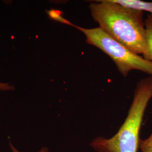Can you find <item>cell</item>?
I'll return each mask as SVG.
<instances>
[{
	"instance_id": "2",
	"label": "cell",
	"mask_w": 152,
	"mask_h": 152,
	"mask_svg": "<svg viewBox=\"0 0 152 152\" xmlns=\"http://www.w3.org/2000/svg\"><path fill=\"white\" fill-rule=\"evenodd\" d=\"M152 98V76H149L137 83L127 116L118 131L109 139H95L91 147L97 152H137L142 121Z\"/></svg>"
},
{
	"instance_id": "7",
	"label": "cell",
	"mask_w": 152,
	"mask_h": 152,
	"mask_svg": "<svg viewBox=\"0 0 152 152\" xmlns=\"http://www.w3.org/2000/svg\"><path fill=\"white\" fill-rule=\"evenodd\" d=\"M139 148L141 152H152V133L146 139L140 140Z\"/></svg>"
},
{
	"instance_id": "6",
	"label": "cell",
	"mask_w": 152,
	"mask_h": 152,
	"mask_svg": "<svg viewBox=\"0 0 152 152\" xmlns=\"http://www.w3.org/2000/svg\"><path fill=\"white\" fill-rule=\"evenodd\" d=\"M46 12L49 16V18H50L52 20H54L55 21L59 22L61 23L64 24L66 25L71 26L73 27L77 28V26L72 24L71 22L66 19L63 16V11H61L60 10L58 9H50L49 10H46Z\"/></svg>"
},
{
	"instance_id": "5",
	"label": "cell",
	"mask_w": 152,
	"mask_h": 152,
	"mask_svg": "<svg viewBox=\"0 0 152 152\" xmlns=\"http://www.w3.org/2000/svg\"><path fill=\"white\" fill-rule=\"evenodd\" d=\"M144 23L147 33L148 50L146 54L143 57L152 62V14H149L147 15Z\"/></svg>"
},
{
	"instance_id": "1",
	"label": "cell",
	"mask_w": 152,
	"mask_h": 152,
	"mask_svg": "<svg viewBox=\"0 0 152 152\" xmlns=\"http://www.w3.org/2000/svg\"><path fill=\"white\" fill-rule=\"evenodd\" d=\"M94 20L109 36L134 53L144 56L148 50L143 11L114 0H98L88 6Z\"/></svg>"
},
{
	"instance_id": "9",
	"label": "cell",
	"mask_w": 152,
	"mask_h": 152,
	"mask_svg": "<svg viewBox=\"0 0 152 152\" xmlns=\"http://www.w3.org/2000/svg\"><path fill=\"white\" fill-rule=\"evenodd\" d=\"M10 148H11L12 152H20L16 149V148L14 147V146L11 143H10ZM48 151H49V150L46 147H44L38 152H48Z\"/></svg>"
},
{
	"instance_id": "8",
	"label": "cell",
	"mask_w": 152,
	"mask_h": 152,
	"mask_svg": "<svg viewBox=\"0 0 152 152\" xmlns=\"http://www.w3.org/2000/svg\"><path fill=\"white\" fill-rule=\"evenodd\" d=\"M14 86L10 85L8 83L0 82V90L1 91H11L14 90Z\"/></svg>"
},
{
	"instance_id": "4",
	"label": "cell",
	"mask_w": 152,
	"mask_h": 152,
	"mask_svg": "<svg viewBox=\"0 0 152 152\" xmlns=\"http://www.w3.org/2000/svg\"><path fill=\"white\" fill-rule=\"evenodd\" d=\"M122 5L141 11H148L152 14V2L140 0H114Z\"/></svg>"
},
{
	"instance_id": "3",
	"label": "cell",
	"mask_w": 152,
	"mask_h": 152,
	"mask_svg": "<svg viewBox=\"0 0 152 152\" xmlns=\"http://www.w3.org/2000/svg\"><path fill=\"white\" fill-rule=\"evenodd\" d=\"M76 28L84 34L87 44L95 46L108 55L124 77H127L133 70L141 71L152 76V61L134 53L100 28L88 29L77 26Z\"/></svg>"
}]
</instances>
